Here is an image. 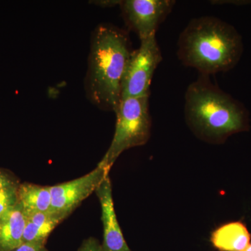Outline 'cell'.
Listing matches in <instances>:
<instances>
[{"instance_id":"obj_12","label":"cell","mask_w":251,"mask_h":251,"mask_svg":"<svg viewBox=\"0 0 251 251\" xmlns=\"http://www.w3.org/2000/svg\"><path fill=\"white\" fill-rule=\"evenodd\" d=\"M23 243L44 244L51 232L63 221L52 212L34 213L26 215Z\"/></svg>"},{"instance_id":"obj_14","label":"cell","mask_w":251,"mask_h":251,"mask_svg":"<svg viewBox=\"0 0 251 251\" xmlns=\"http://www.w3.org/2000/svg\"><path fill=\"white\" fill-rule=\"evenodd\" d=\"M12 251H49L44 244L35 243H23L20 247Z\"/></svg>"},{"instance_id":"obj_7","label":"cell","mask_w":251,"mask_h":251,"mask_svg":"<svg viewBox=\"0 0 251 251\" xmlns=\"http://www.w3.org/2000/svg\"><path fill=\"white\" fill-rule=\"evenodd\" d=\"M175 2L174 0H125L120 5L127 27L143 40L156 35L158 27L171 14Z\"/></svg>"},{"instance_id":"obj_3","label":"cell","mask_w":251,"mask_h":251,"mask_svg":"<svg viewBox=\"0 0 251 251\" xmlns=\"http://www.w3.org/2000/svg\"><path fill=\"white\" fill-rule=\"evenodd\" d=\"M184 115L190 128L201 139L224 143L230 135L249 128L247 109L232 96L200 75L185 94Z\"/></svg>"},{"instance_id":"obj_15","label":"cell","mask_w":251,"mask_h":251,"mask_svg":"<svg viewBox=\"0 0 251 251\" xmlns=\"http://www.w3.org/2000/svg\"><path fill=\"white\" fill-rule=\"evenodd\" d=\"M100 244L95 238L90 237L82 243L78 251H99Z\"/></svg>"},{"instance_id":"obj_5","label":"cell","mask_w":251,"mask_h":251,"mask_svg":"<svg viewBox=\"0 0 251 251\" xmlns=\"http://www.w3.org/2000/svg\"><path fill=\"white\" fill-rule=\"evenodd\" d=\"M163 60L156 35L140 40V47L132 51L122 85V99L150 97L153 74Z\"/></svg>"},{"instance_id":"obj_13","label":"cell","mask_w":251,"mask_h":251,"mask_svg":"<svg viewBox=\"0 0 251 251\" xmlns=\"http://www.w3.org/2000/svg\"><path fill=\"white\" fill-rule=\"evenodd\" d=\"M17 187L4 188L0 189V217L8 209L17 204Z\"/></svg>"},{"instance_id":"obj_11","label":"cell","mask_w":251,"mask_h":251,"mask_svg":"<svg viewBox=\"0 0 251 251\" xmlns=\"http://www.w3.org/2000/svg\"><path fill=\"white\" fill-rule=\"evenodd\" d=\"M17 201L26 215L51 211L52 197L50 186L27 183L21 184L17 187Z\"/></svg>"},{"instance_id":"obj_2","label":"cell","mask_w":251,"mask_h":251,"mask_svg":"<svg viewBox=\"0 0 251 251\" xmlns=\"http://www.w3.org/2000/svg\"><path fill=\"white\" fill-rule=\"evenodd\" d=\"M177 47L178 59L183 65L209 76L235 67L244 50L237 29L210 16L191 20L180 34Z\"/></svg>"},{"instance_id":"obj_18","label":"cell","mask_w":251,"mask_h":251,"mask_svg":"<svg viewBox=\"0 0 251 251\" xmlns=\"http://www.w3.org/2000/svg\"><path fill=\"white\" fill-rule=\"evenodd\" d=\"M245 251H251V244H249V247H247Z\"/></svg>"},{"instance_id":"obj_1","label":"cell","mask_w":251,"mask_h":251,"mask_svg":"<svg viewBox=\"0 0 251 251\" xmlns=\"http://www.w3.org/2000/svg\"><path fill=\"white\" fill-rule=\"evenodd\" d=\"M132 51L128 33L114 25H99L92 33L85 90L89 100L100 110L115 112L118 108Z\"/></svg>"},{"instance_id":"obj_8","label":"cell","mask_w":251,"mask_h":251,"mask_svg":"<svg viewBox=\"0 0 251 251\" xmlns=\"http://www.w3.org/2000/svg\"><path fill=\"white\" fill-rule=\"evenodd\" d=\"M101 207L103 226V242L99 251H132L126 242L117 221L113 199L112 184L109 175L102 181L95 191Z\"/></svg>"},{"instance_id":"obj_4","label":"cell","mask_w":251,"mask_h":251,"mask_svg":"<svg viewBox=\"0 0 251 251\" xmlns=\"http://www.w3.org/2000/svg\"><path fill=\"white\" fill-rule=\"evenodd\" d=\"M150 97L122 99L117 108L116 126L111 145L99 164L110 172L125 150L145 145L151 135Z\"/></svg>"},{"instance_id":"obj_6","label":"cell","mask_w":251,"mask_h":251,"mask_svg":"<svg viewBox=\"0 0 251 251\" xmlns=\"http://www.w3.org/2000/svg\"><path fill=\"white\" fill-rule=\"evenodd\" d=\"M108 175L109 171L99 163L95 169L84 176L50 186L52 197L50 212L64 221L82 201L96 191Z\"/></svg>"},{"instance_id":"obj_10","label":"cell","mask_w":251,"mask_h":251,"mask_svg":"<svg viewBox=\"0 0 251 251\" xmlns=\"http://www.w3.org/2000/svg\"><path fill=\"white\" fill-rule=\"evenodd\" d=\"M26 216L16 204L0 217V251H12L23 243Z\"/></svg>"},{"instance_id":"obj_9","label":"cell","mask_w":251,"mask_h":251,"mask_svg":"<svg viewBox=\"0 0 251 251\" xmlns=\"http://www.w3.org/2000/svg\"><path fill=\"white\" fill-rule=\"evenodd\" d=\"M251 234L241 221L222 224L211 232V246L218 251H245L251 244Z\"/></svg>"},{"instance_id":"obj_16","label":"cell","mask_w":251,"mask_h":251,"mask_svg":"<svg viewBox=\"0 0 251 251\" xmlns=\"http://www.w3.org/2000/svg\"><path fill=\"white\" fill-rule=\"evenodd\" d=\"M16 186L12 180L9 176H6L4 173L0 172V189L4 188L13 187Z\"/></svg>"},{"instance_id":"obj_17","label":"cell","mask_w":251,"mask_h":251,"mask_svg":"<svg viewBox=\"0 0 251 251\" xmlns=\"http://www.w3.org/2000/svg\"><path fill=\"white\" fill-rule=\"evenodd\" d=\"M121 1H112V0H109V1H99L95 2V4H99V6H103V7H113L116 5L120 4Z\"/></svg>"}]
</instances>
